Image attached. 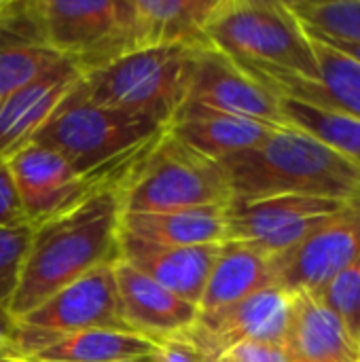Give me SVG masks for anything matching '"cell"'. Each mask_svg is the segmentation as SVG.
I'll return each mask as SVG.
<instances>
[{
	"instance_id": "cell-1",
	"label": "cell",
	"mask_w": 360,
	"mask_h": 362,
	"mask_svg": "<svg viewBox=\"0 0 360 362\" xmlns=\"http://www.w3.org/2000/svg\"><path fill=\"white\" fill-rule=\"evenodd\" d=\"M102 185L74 206L32 227L19 282L8 305L17 320L70 282L121 261V187Z\"/></svg>"
},
{
	"instance_id": "cell-2",
	"label": "cell",
	"mask_w": 360,
	"mask_h": 362,
	"mask_svg": "<svg viewBox=\"0 0 360 362\" xmlns=\"http://www.w3.org/2000/svg\"><path fill=\"white\" fill-rule=\"evenodd\" d=\"M221 165L233 199L240 202L282 195L337 202L360 197L359 168L293 125L274 129L263 142L223 159Z\"/></svg>"
},
{
	"instance_id": "cell-3",
	"label": "cell",
	"mask_w": 360,
	"mask_h": 362,
	"mask_svg": "<svg viewBox=\"0 0 360 362\" xmlns=\"http://www.w3.org/2000/svg\"><path fill=\"white\" fill-rule=\"evenodd\" d=\"M166 132L168 125L149 117L93 102L79 83L32 142L55 148L83 176L100 178L132 170Z\"/></svg>"
},
{
	"instance_id": "cell-4",
	"label": "cell",
	"mask_w": 360,
	"mask_h": 362,
	"mask_svg": "<svg viewBox=\"0 0 360 362\" xmlns=\"http://www.w3.org/2000/svg\"><path fill=\"white\" fill-rule=\"evenodd\" d=\"M210 45L240 68L318 81L314 45L286 2L221 0L208 28Z\"/></svg>"
},
{
	"instance_id": "cell-5",
	"label": "cell",
	"mask_w": 360,
	"mask_h": 362,
	"mask_svg": "<svg viewBox=\"0 0 360 362\" xmlns=\"http://www.w3.org/2000/svg\"><path fill=\"white\" fill-rule=\"evenodd\" d=\"M189 47H149L83 74L85 93L104 106L172 123L189 98L197 55Z\"/></svg>"
},
{
	"instance_id": "cell-6",
	"label": "cell",
	"mask_w": 360,
	"mask_h": 362,
	"mask_svg": "<svg viewBox=\"0 0 360 362\" xmlns=\"http://www.w3.org/2000/svg\"><path fill=\"white\" fill-rule=\"evenodd\" d=\"M231 199V185L221 161L193 151L170 129L121 187L123 214L227 206Z\"/></svg>"
},
{
	"instance_id": "cell-7",
	"label": "cell",
	"mask_w": 360,
	"mask_h": 362,
	"mask_svg": "<svg viewBox=\"0 0 360 362\" xmlns=\"http://www.w3.org/2000/svg\"><path fill=\"white\" fill-rule=\"evenodd\" d=\"M42 40L81 74L138 51L132 0H30Z\"/></svg>"
},
{
	"instance_id": "cell-8",
	"label": "cell",
	"mask_w": 360,
	"mask_h": 362,
	"mask_svg": "<svg viewBox=\"0 0 360 362\" xmlns=\"http://www.w3.org/2000/svg\"><path fill=\"white\" fill-rule=\"evenodd\" d=\"M89 329L132 331L121 314L115 265L89 272L17 318L8 354L25 358L57 337Z\"/></svg>"
},
{
	"instance_id": "cell-9",
	"label": "cell",
	"mask_w": 360,
	"mask_h": 362,
	"mask_svg": "<svg viewBox=\"0 0 360 362\" xmlns=\"http://www.w3.org/2000/svg\"><path fill=\"white\" fill-rule=\"evenodd\" d=\"M6 163L21 208L32 227L74 206L102 185L127 178L138 165L136 163L132 170L112 176H83L62 153L38 142L23 144L6 157Z\"/></svg>"
},
{
	"instance_id": "cell-10",
	"label": "cell",
	"mask_w": 360,
	"mask_h": 362,
	"mask_svg": "<svg viewBox=\"0 0 360 362\" xmlns=\"http://www.w3.org/2000/svg\"><path fill=\"white\" fill-rule=\"evenodd\" d=\"M348 202L282 195L227 204V242H250L272 257L291 250Z\"/></svg>"
},
{
	"instance_id": "cell-11",
	"label": "cell",
	"mask_w": 360,
	"mask_h": 362,
	"mask_svg": "<svg viewBox=\"0 0 360 362\" xmlns=\"http://www.w3.org/2000/svg\"><path fill=\"white\" fill-rule=\"evenodd\" d=\"M360 257V197L348 202L286 252L274 257L276 286L289 295H318L339 272Z\"/></svg>"
},
{
	"instance_id": "cell-12",
	"label": "cell",
	"mask_w": 360,
	"mask_h": 362,
	"mask_svg": "<svg viewBox=\"0 0 360 362\" xmlns=\"http://www.w3.org/2000/svg\"><path fill=\"white\" fill-rule=\"evenodd\" d=\"M291 299L293 295L280 286L263 288L233 305L199 312L189 335L216 361L240 344H282Z\"/></svg>"
},
{
	"instance_id": "cell-13",
	"label": "cell",
	"mask_w": 360,
	"mask_h": 362,
	"mask_svg": "<svg viewBox=\"0 0 360 362\" xmlns=\"http://www.w3.org/2000/svg\"><path fill=\"white\" fill-rule=\"evenodd\" d=\"M187 102L284 127L280 98L216 49L197 55Z\"/></svg>"
},
{
	"instance_id": "cell-14",
	"label": "cell",
	"mask_w": 360,
	"mask_h": 362,
	"mask_svg": "<svg viewBox=\"0 0 360 362\" xmlns=\"http://www.w3.org/2000/svg\"><path fill=\"white\" fill-rule=\"evenodd\" d=\"M318 62V81H308L284 72H265L242 68L257 83L274 91L278 98L297 100L323 110L360 119V64L346 53L310 38Z\"/></svg>"
},
{
	"instance_id": "cell-15",
	"label": "cell",
	"mask_w": 360,
	"mask_h": 362,
	"mask_svg": "<svg viewBox=\"0 0 360 362\" xmlns=\"http://www.w3.org/2000/svg\"><path fill=\"white\" fill-rule=\"evenodd\" d=\"M115 282L123 320L136 333L153 339L172 337L189 331L199 316L197 305L176 297L125 261L115 263Z\"/></svg>"
},
{
	"instance_id": "cell-16",
	"label": "cell",
	"mask_w": 360,
	"mask_h": 362,
	"mask_svg": "<svg viewBox=\"0 0 360 362\" xmlns=\"http://www.w3.org/2000/svg\"><path fill=\"white\" fill-rule=\"evenodd\" d=\"M221 244L163 246L121 235V261L199 308Z\"/></svg>"
},
{
	"instance_id": "cell-17",
	"label": "cell",
	"mask_w": 360,
	"mask_h": 362,
	"mask_svg": "<svg viewBox=\"0 0 360 362\" xmlns=\"http://www.w3.org/2000/svg\"><path fill=\"white\" fill-rule=\"evenodd\" d=\"M81 70L68 59L57 62L49 72L11 93L0 104V157H8L32 142L64 98L81 83Z\"/></svg>"
},
{
	"instance_id": "cell-18",
	"label": "cell",
	"mask_w": 360,
	"mask_h": 362,
	"mask_svg": "<svg viewBox=\"0 0 360 362\" xmlns=\"http://www.w3.org/2000/svg\"><path fill=\"white\" fill-rule=\"evenodd\" d=\"M282 348L286 362H360L359 344L339 318L310 293L293 295Z\"/></svg>"
},
{
	"instance_id": "cell-19",
	"label": "cell",
	"mask_w": 360,
	"mask_h": 362,
	"mask_svg": "<svg viewBox=\"0 0 360 362\" xmlns=\"http://www.w3.org/2000/svg\"><path fill=\"white\" fill-rule=\"evenodd\" d=\"M62 59L42 40L30 0L0 2V104Z\"/></svg>"
},
{
	"instance_id": "cell-20",
	"label": "cell",
	"mask_w": 360,
	"mask_h": 362,
	"mask_svg": "<svg viewBox=\"0 0 360 362\" xmlns=\"http://www.w3.org/2000/svg\"><path fill=\"white\" fill-rule=\"evenodd\" d=\"M168 129L193 151L214 161H223L257 146L274 129H278V125L185 102Z\"/></svg>"
},
{
	"instance_id": "cell-21",
	"label": "cell",
	"mask_w": 360,
	"mask_h": 362,
	"mask_svg": "<svg viewBox=\"0 0 360 362\" xmlns=\"http://www.w3.org/2000/svg\"><path fill=\"white\" fill-rule=\"evenodd\" d=\"M140 49H214L206 28L221 0H132Z\"/></svg>"
},
{
	"instance_id": "cell-22",
	"label": "cell",
	"mask_w": 360,
	"mask_h": 362,
	"mask_svg": "<svg viewBox=\"0 0 360 362\" xmlns=\"http://www.w3.org/2000/svg\"><path fill=\"white\" fill-rule=\"evenodd\" d=\"M276 286L274 257L250 242H223L210 269L199 312L233 305L263 288Z\"/></svg>"
},
{
	"instance_id": "cell-23",
	"label": "cell",
	"mask_w": 360,
	"mask_h": 362,
	"mask_svg": "<svg viewBox=\"0 0 360 362\" xmlns=\"http://www.w3.org/2000/svg\"><path fill=\"white\" fill-rule=\"evenodd\" d=\"M121 235L163 246H212L227 242V206L123 214Z\"/></svg>"
},
{
	"instance_id": "cell-24",
	"label": "cell",
	"mask_w": 360,
	"mask_h": 362,
	"mask_svg": "<svg viewBox=\"0 0 360 362\" xmlns=\"http://www.w3.org/2000/svg\"><path fill=\"white\" fill-rule=\"evenodd\" d=\"M159 341L136 331L89 329L49 341L25 356L34 362H155Z\"/></svg>"
},
{
	"instance_id": "cell-25",
	"label": "cell",
	"mask_w": 360,
	"mask_h": 362,
	"mask_svg": "<svg viewBox=\"0 0 360 362\" xmlns=\"http://www.w3.org/2000/svg\"><path fill=\"white\" fill-rule=\"evenodd\" d=\"M280 110L286 125L308 132L360 170V119L323 110L289 98H280Z\"/></svg>"
},
{
	"instance_id": "cell-26",
	"label": "cell",
	"mask_w": 360,
	"mask_h": 362,
	"mask_svg": "<svg viewBox=\"0 0 360 362\" xmlns=\"http://www.w3.org/2000/svg\"><path fill=\"white\" fill-rule=\"evenodd\" d=\"M286 4L303 30L360 42V0H291Z\"/></svg>"
},
{
	"instance_id": "cell-27",
	"label": "cell",
	"mask_w": 360,
	"mask_h": 362,
	"mask_svg": "<svg viewBox=\"0 0 360 362\" xmlns=\"http://www.w3.org/2000/svg\"><path fill=\"white\" fill-rule=\"evenodd\" d=\"M360 346V257L316 295Z\"/></svg>"
},
{
	"instance_id": "cell-28",
	"label": "cell",
	"mask_w": 360,
	"mask_h": 362,
	"mask_svg": "<svg viewBox=\"0 0 360 362\" xmlns=\"http://www.w3.org/2000/svg\"><path fill=\"white\" fill-rule=\"evenodd\" d=\"M32 225L0 229V310H8L15 295L21 263L30 244Z\"/></svg>"
},
{
	"instance_id": "cell-29",
	"label": "cell",
	"mask_w": 360,
	"mask_h": 362,
	"mask_svg": "<svg viewBox=\"0 0 360 362\" xmlns=\"http://www.w3.org/2000/svg\"><path fill=\"white\" fill-rule=\"evenodd\" d=\"M159 352L155 362H216L191 335L189 331L157 339Z\"/></svg>"
},
{
	"instance_id": "cell-30",
	"label": "cell",
	"mask_w": 360,
	"mask_h": 362,
	"mask_svg": "<svg viewBox=\"0 0 360 362\" xmlns=\"http://www.w3.org/2000/svg\"><path fill=\"white\" fill-rule=\"evenodd\" d=\"M21 225H30V223L21 208L8 163L4 157H0V229H13Z\"/></svg>"
},
{
	"instance_id": "cell-31",
	"label": "cell",
	"mask_w": 360,
	"mask_h": 362,
	"mask_svg": "<svg viewBox=\"0 0 360 362\" xmlns=\"http://www.w3.org/2000/svg\"><path fill=\"white\" fill-rule=\"evenodd\" d=\"M223 358L231 362H286V354L282 344H240L231 348Z\"/></svg>"
},
{
	"instance_id": "cell-32",
	"label": "cell",
	"mask_w": 360,
	"mask_h": 362,
	"mask_svg": "<svg viewBox=\"0 0 360 362\" xmlns=\"http://www.w3.org/2000/svg\"><path fill=\"white\" fill-rule=\"evenodd\" d=\"M306 34H308L310 38H316V40H320V42H327L329 47H333V49H337V51L346 53L348 57H352L354 62H359V64H360V42L339 40V38H331V36H325V34H316V32H308V30H306Z\"/></svg>"
},
{
	"instance_id": "cell-33",
	"label": "cell",
	"mask_w": 360,
	"mask_h": 362,
	"mask_svg": "<svg viewBox=\"0 0 360 362\" xmlns=\"http://www.w3.org/2000/svg\"><path fill=\"white\" fill-rule=\"evenodd\" d=\"M13 335H15V318L8 314V310H0V356L8 354Z\"/></svg>"
},
{
	"instance_id": "cell-34",
	"label": "cell",
	"mask_w": 360,
	"mask_h": 362,
	"mask_svg": "<svg viewBox=\"0 0 360 362\" xmlns=\"http://www.w3.org/2000/svg\"><path fill=\"white\" fill-rule=\"evenodd\" d=\"M0 362H34V361H28V358H23V356H15V354H2V356H0Z\"/></svg>"
},
{
	"instance_id": "cell-35",
	"label": "cell",
	"mask_w": 360,
	"mask_h": 362,
	"mask_svg": "<svg viewBox=\"0 0 360 362\" xmlns=\"http://www.w3.org/2000/svg\"><path fill=\"white\" fill-rule=\"evenodd\" d=\"M216 362H231V361H227V358H219Z\"/></svg>"
},
{
	"instance_id": "cell-36",
	"label": "cell",
	"mask_w": 360,
	"mask_h": 362,
	"mask_svg": "<svg viewBox=\"0 0 360 362\" xmlns=\"http://www.w3.org/2000/svg\"><path fill=\"white\" fill-rule=\"evenodd\" d=\"M129 362H142V361H129Z\"/></svg>"
}]
</instances>
